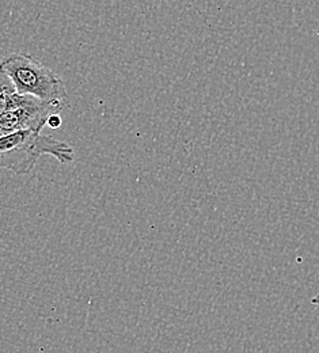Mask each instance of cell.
<instances>
[{
	"label": "cell",
	"mask_w": 319,
	"mask_h": 353,
	"mask_svg": "<svg viewBox=\"0 0 319 353\" xmlns=\"http://www.w3.org/2000/svg\"><path fill=\"white\" fill-rule=\"evenodd\" d=\"M43 155H50L63 165L75 161L74 148L68 143L41 132L19 131L0 137V169L25 176L32 173Z\"/></svg>",
	"instance_id": "obj_1"
},
{
	"label": "cell",
	"mask_w": 319,
	"mask_h": 353,
	"mask_svg": "<svg viewBox=\"0 0 319 353\" xmlns=\"http://www.w3.org/2000/svg\"><path fill=\"white\" fill-rule=\"evenodd\" d=\"M0 64L19 94L32 95L45 102L63 101L67 97V88L61 78L29 54L12 53L4 57Z\"/></svg>",
	"instance_id": "obj_2"
},
{
	"label": "cell",
	"mask_w": 319,
	"mask_h": 353,
	"mask_svg": "<svg viewBox=\"0 0 319 353\" xmlns=\"http://www.w3.org/2000/svg\"><path fill=\"white\" fill-rule=\"evenodd\" d=\"M64 109L61 101L45 102L32 95L14 92L10 97L8 110L0 114V131L3 134L19 131L41 132L52 116Z\"/></svg>",
	"instance_id": "obj_3"
},
{
	"label": "cell",
	"mask_w": 319,
	"mask_h": 353,
	"mask_svg": "<svg viewBox=\"0 0 319 353\" xmlns=\"http://www.w3.org/2000/svg\"><path fill=\"white\" fill-rule=\"evenodd\" d=\"M17 90L14 88L10 77L4 71L3 65L0 64V92H15Z\"/></svg>",
	"instance_id": "obj_4"
},
{
	"label": "cell",
	"mask_w": 319,
	"mask_h": 353,
	"mask_svg": "<svg viewBox=\"0 0 319 353\" xmlns=\"http://www.w3.org/2000/svg\"><path fill=\"white\" fill-rule=\"evenodd\" d=\"M14 92H0V114H3L4 112L8 110V105H10V97Z\"/></svg>",
	"instance_id": "obj_5"
},
{
	"label": "cell",
	"mask_w": 319,
	"mask_h": 353,
	"mask_svg": "<svg viewBox=\"0 0 319 353\" xmlns=\"http://www.w3.org/2000/svg\"><path fill=\"white\" fill-rule=\"evenodd\" d=\"M48 125H49L50 128H59V127L61 125V117H60V114L52 116V117L49 119V121H48Z\"/></svg>",
	"instance_id": "obj_6"
},
{
	"label": "cell",
	"mask_w": 319,
	"mask_h": 353,
	"mask_svg": "<svg viewBox=\"0 0 319 353\" xmlns=\"http://www.w3.org/2000/svg\"><path fill=\"white\" fill-rule=\"evenodd\" d=\"M311 303H313V305H318L319 306V292L318 295H316V296L311 299Z\"/></svg>",
	"instance_id": "obj_7"
},
{
	"label": "cell",
	"mask_w": 319,
	"mask_h": 353,
	"mask_svg": "<svg viewBox=\"0 0 319 353\" xmlns=\"http://www.w3.org/2000/svg\"><path fill=\"white\" fill-rule=\"evenodd\" d=\"M1 136H3V133H1V131H0V137H1Z\"/></svg>",
	"instance_id": "obj_8"
}]
</instances>
